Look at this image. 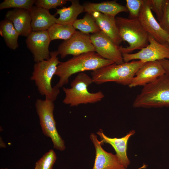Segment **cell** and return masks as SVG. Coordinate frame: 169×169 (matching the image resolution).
I'll return each mask as SVG.
<instances>
[{
    "label": "cell",
    "mask_w": 169,
    "mask_h": 169,
    "mask_svg": "<svg viewBox=\"0 0 169 169\" xmlns=\"http://www.w3.org/2000/svg\"><path fill=\"white\" fill-rule=\"evenodd\" d=\"M115 63L104 59L95 51L89 52L73 56L64 62H60L55 75L59 77L55 86L59 88L67 84L72 75L85 71L96 70Z\"/></svg>",
    "instance_id": "1"
},
{
    "label": "cell",
    "mask_w": 169,
    "mask_h": 169,
    "mask_svg": "<svg viewBox=\"0 0 169 169\" xmlns=\"http://www.w3.org/2000/svg\"><path fill=\"white\" fill-rule=\"evenodd\" d=\"M57 51L50 52V58L35 63L30 79L34 81L39 93L45 99L54 101L60 93L59 88L52 86L51 81L55 75L59 60Z\"/></svg>",
    "instance_id": "2"
},
{
    "label": "cell",
    "mask_w": 169,
    "mask_h": 169,
    "mask_svg": "<svg viewBox=\"0 0 169 169\" xmlns=\"http://www.w3.org/2000/svg\"><path fill=\"white\" fill-rule=\"evenodd\" d=\"M145 63L140 60L120 64L114 63L93 71L91 72L93 82L100 84L113 82L129 86L137 71Z\"/></svg>",
    "instance_id": "3"
},
{
    "label": "cell",
    "mask_w": 169,
    "mask_h": 169,
    "mask_svg": "<svg viewBox=\"0 0 169 169\" xmlns=\"http://www.w3.org/2000/svg\"><path fill=\"white\" fill-rule=\"evenodd\" d=\"M133 106L144 108L169 106V78L165 74L143 86Z\"/></svg>",
    "instance_id": "4"
},
{
    "label": "cell",
    "mask_w": 169,
    "mask_h": 169,
    "mask_svg": "<svg viewBox=\"0 0 169 169\" xmlns=\"http://www.w3.org/2000/svg\"><path fill=\"white\" fill-rule=\"evenodd\" d=\"M115 20L120 38L129 45L126 47L119 46V50L122 54H130L135 50H141L149 44L148 34L138 18L116 17Z\"/></svg>",
    "instance_id": "5"
},
{
    "label": "cell",
    "mask_w": 169,
    "mask_h": 169,
    "mask_svg": "<svg viewBox=\"0 0 169 169\" xmlns=\"http://www.w3.org/2000/svg\"><path fill=\"white\" fill-rule=\"evenodd\" d=\"M92 83L91 77L84 73H79L71 82L70 88L63 87L65 96L63 102L74 106L100 101L105 97L102 92L91 93L88 90V87Z\"/></svg>",
    "instance_id": "6"
},
{
    "label": "cell",
    "mask_w": 169,
    "mask_h": 169,
    "mask_svg": "<svg viewBox=\"0 0 169 169\" xmlns=\"http://www.w3.org/2000/svg\"><path fill=\"white\" fill-rule=\"evenodd\" d=\"M35 105L43 134L51 139L54 149L64 151L65 149L64 141L58 133L54 116V101L45 99H38Z\"/></svg>",
    "instance_id": "7"
},
{
    "label": "cell",
    "mask_w": 169,
    "mask_h": 169,
    "mask_svg": "<svg viewBox=\"0 0 169 169\" xmlns=\"http://www.w3.org/2000/svg\"><path fill=\"white\" fill-rule=\"evenodd\" d=\"M149 44L138 52L134 54H122L124 62H128L138 59L144 63L169 59V45L167 43L161 44L148 34Z\"/></svg>",
    "instance_id": "8"
},
{
    "label": "cell",
    "mask_w": 169,
    "mask_h": 169,
    "mask_svg": "<svg viewBox=\"0 0 169 169\" xmlns=\"http://www.w3.org/2000/svg\"><path fill=\"white\" fill-rule=\"evenodd\" d=\"M57 51L62 58L68 55L77 56L83 53L95 51L90 35L76 31L69 39L64 40L59 46Z\"/></svg>",
    "instance_id": "9"
},
{
    "label": "cell",
    "mask_w": 169,
    "mask_h": 169,
    "mask_svg": "<svg viewBox=\"0 0 169 169\" xmlns=\"http://www.w3.org/2000/svg\"><path fill=\"white\" fill-rule=\"evenodd\" d=\"M91 42L95 52L103 58L111 60L117 64L124 63L119 46L101 31L90 35Z\"/></svg>",
    "instance_id": "10"
},
{
    "label": "cell",
    "mask_w": 169,
    "mask_h": 169,
    "mask_svg": "<svg viewBox=\"0 0 169 169\" xmlns=\"http://www.w3.org/2000/svg\"><path fill=\"white\" fill-rule=\"evenodd\" d=\"M138 19L148 34L161 44L167 43L169 34L161 28L155 18L150 7L148 0H143Z\"/></svg>",
    "instance_id": "11"
},
{
    "label": "cell",
    "mask_w": 169,
    "mask_h": 169,
    "mask_svg": "<svg viewBox=\"0 0 169 169\" xmlns=\"http://www.w3.org/2000/svg\"><path fill=\"white\" fill-rule=\"evenodd\" d=\"M51 40L47 31H32L25 40L27 47L33 54L35 63L49 59Z\"/></svg>",
    "instance_id": "12"
},
{
    "label": "cell",
    "mask_w": 169,
    "mask_h": 169,
    "mask_svg": "<svg viewBox=\"0 0 169 169\" xmlns=\"http://www.w3.org/2000/svg\"><path fill=\"white\" fill-rule=\"evenodd\" d=\"M90 138L95 150V157L92 169H126L122 164L117 155L105 151L102 147L97 136L92 133Z\"/></svg>",
    "instance_id": "13"
},
{
    "label": "cell",
    "mask_w": 169,
    "mask_h": 169,
    "mask_svg": "<svg viewBox=\"0 0 169 169\" xmlns=\"http://www.w3.org/2000/svg\"><path fill=\"white\" fill-rule=\"evenodd\" d=\"M165 74V70L159 61L148 62L137 71L128 86L130 88L144 86Z\"/></svg>",
    "instance_id": "14"
},
{
    "label": "cell",
    "mask_w": 169,
    "mask_h": 169,
    "mask_svg": "<svg viewBox=\"0 0 169 169\" xmlns=\"http://www.w3.org/2000/svg\"><path fill=\"white\" fill-rule=\"evenodd\" d=\"M135 131H130L125 136L120 138H110L106 136L102 130L97 132L100 138L102 145L104 143L110 144L114 149L116 155L123 166L126 168L130 164L127 154L128 142L129 138L135 133Z\"/></svg>",
    "instance_id": "15"
},
{
    "label": "cell",
    "mask_w": 169,
    "mask_h": 169,
    "mask_svg": "<svg viewBox=\"0 0 169 169\" xmlns=\"http://www.w3.org/2000/svg\"><path fill=\"white\" fill-rule=\"evenodd\" d=\"M5 18L13 23L19 36L27 37L32 32L30 13L28 10L14 8L7 12Z\"/></svg>",
    "instance_id": "16"
},
{
    "label": "cell",
    "mask_w": 169,
    "mask_h": 169,
    "mask_svg": "<svg viewBox=\"0 0 169 169\" xmlns=\"http://www.w3.org/2000/svg\"><path fill=\"white\" fill-rule=\"evenodd\" d=\"M32 31H46L56 23L57 18L49 10L33 6L30 10Z\"/></svg>",
    "instance_id": "17"
},
{
    "label": "cell",
    "mask_w": 169,
    "mask_h": 169,
    "mask_svg": "<svg viewBox=\"0 0 169 169\" xmlns=\"http://www.w3.org/2000/svg\"><path fill=\"white\" fill-rule=\"evenodd\" d=\"M101 30L109 37L116 45L119 46L122 42L118 31L115 17L98 12L91 13Z\"/></svg>",
    "instance_id": "18"
},
{
    "label": "cell",
    "mask_w": 169,
    "mask_h": 169,
    "mask_svg": "<svg viewBox=\"0 0 169 169\" xmlns=\"http://www.w3.org/2000/svg\"><path fill=\"white\" fill-rule=\"evenodd\" d=\"M83 6L84 12L90 13L98 12L114 17L120 13L128 12L126 6L120 4L116 0L100 3H86Z\"/></svg>",
    "instance_id": "19"
},
{
    "label": "cell",
    "mask_w": 169,
    "mask_h": 169,
    "mask_svg": "<svg viewBox=\"0 0 169 169\" xmlns=\"http://www.w3.org/2000/svg\"><path fill=\"white\" fill-rule=\"evenodd\" d=\"M71 3L68 7H63L57 9L56 14H59V17L57 18L56 23L67 25H73L77 19L78 16L84 12L83 5L80 4L78 0H69Z\"/></svg>",
    "instance_id": "20"
},
{
    "label": "cell",
    "mask_w": 169,
    "mask_h": 169,
    "mask_svg": "<svg viewBox=\"0 0 169 169\" xmlns=\"http://www.w3.org/2000/svg\"><path fill=\"white\" fill-rule=\"evenodd\" d=\"M0 33L9 48L14 50L18 47V39L19 35L12 22L5 18L1 21Z\"/></svg>",
    "instance_id": "21"
},
{
    "label": "cell",
    "mask_w": 169,
    "mask_h": 169,
    "mask_svg": "<svg viewBox=\"0 0 169 169\" xmlns=\"http://www.w3.org/2000/svg\"><path fill=\"white\" fill-rule=\"evenodd\" d=\"M51 41L55 39L68 40L75 33L76 29L73 25L56 23L47 30Z\"/></svg>",
    "instance_id": "22"
},
{
    "label": "cell",
    "mask_w": 169,
    "mask_h": 169,
    "mask_svg": "<svg viewBox=\"0 0 169 169\" xmlns=\"http://www.w3.org/2000/svg\"><path fill=\"white\" fill-rule=\"evenodd\" d=\"M73 26L76 29L87 34H95L101 31L93 15L87 13L82 18L77 19Z\"/></svg>",
    "instance_id": "23"
},
{
    "label": "cell",
    "mask_w": 169,
    "mask_h": 169,
    "mask_svg": "<svg viewBox=\"0 0 169 169\" xmlns=\"http://www.w3.org/2000/svg\"><path fill=\"white\" fill-rule=\"evenodd\" d=\"M35 2V0H4L0 4V10L13 8L30 11Z\"/></svg>",
    "instance_id": "24"
},
{
    "label": "cell",
    "mask_w": 169,
    "mask_h": 169,
    "mask_svg": "<svg viewBox=\"0 0 169 169\" xmlns=\"http://www.w3.org/2000/svg\"><path fill=\"white\" fill-rule=\"evenodd\" d=\"M56 159L55 153L50 149L35 163L34 169H52Z\"/></svg>",
    "instance_id": "25"
},
{
    "label": "cell",
    "mask_w": 169,
    "mask_h": 169,
    "mask_svg": "<svg viewBox=\"0 0 169 169\" xmlns=\"http://www.w3.org/2000/svg\"><path fill=\"white\" fill-rule=\"evenodd\" d=\"M126 7L129 13V18H138L143 0H126Z\"/></svg>",
    "instance_id": "26"
},
{
    "label": "cell",
    "mask_w": 169,
    "mask_h": 169,
    "mask_svg": "<svg viewBox=\"0 0 169 169\" xmlns=\"http://www.w3.org/2000/svg\"><path fill=\"white\" fill-rule=\"evenodd\" d=\"M69 0H35V4L38 7L47 10L56 8L58 6L65 4Z\"/></svg>",
    "instance_id": "27"
},
{
    "label": "cell",
    "mask_w": 169,
    "mask_h": 169,
    "mask_svg": "<svg viewBox=\"0 0 169 169\" xmlns=\"http://www.w3.org/2000/svg\"><path fill=\"white\" fill-rule=\"evenodd\" d=\"M166 0H148L151 11L156 14L157 19L159 21L163 14Z\"/></svg>",
    "instance_id": "28"
},
{
    "label": "cell",
    "mask_w": 169,
    "mask_h": 169,
    "mask_svg": "<svg viewBox=\"0 0 169 169\" xmlns=\"http://www.w3.org/2000/svg\"><path fill=\"white\" fill-rule=\"evenodd\" d=\"M159 23L161 28L169 34V0H166L163 14Z\"/></svg>",
    "instance_id": "29"
},
{
    "label": "cell",
    "mask_w": 169,
    "mask_h": 169,
    "mask_svg": "<svg viewBox=\"0 0 169 169\" xmlns=\"http://www.w3.org/2000/svg\"><path fill=\"white\" fill-rule=\"evenodd\" d=\"M158 61L163 68L165 74L169 78V59H164Z\"/></svg>",
    "instance_id": "30"
},
{
    "label": "cell",
    "mask_w": 169,
    "mask_h": 169,
    "mask_svg": "<svg viewBox=\"0 0 169 169\" xmlns=\"http://www.w3.org/2000/svg\"><path fill=\"white\" fill-rule=\"evenodd\" d=\"M0 148H5L6 147V145L3 140L2 138L1 137H0Z\"/></svg>",
    "instance_id": "31"
},
{
    "label": "cell",
    "mask_w": 169,
    "mask_h": 169,
    "mask_svg": "<svg viewBox=\"0 0 169 169\" xmlns=\"http://www.w3.org/2000/svg\"><path fill=\"white\" fill-rule=\"evenodd\" d=\"M146 165H144L143 166H141V167H140V168L137 169H142L143 168H144L145 167H146Z\"/></svg>",
    "instance_id": "32"
},
{
    "label": "cell",
    "mask_w": 169,
    "mask_h": 169,
    "mask_svg": "<svg viewBox=\"0 0 169 169\" xmlns=\"http://www.w3.org/2000/svg\"><path fill=\"white\" fill-rule=\"evenodd\" d=\"M167 43L169 45V35L168 38L166 40Z\"/></svg>",
    "instance_id": "33"
},
{
    "label": "cell",
    "mask_w": 169,
    "mask_h": 169,
    "mask_svg": "<svg viewBox=\"0 0 169 169\" xmlns=\"http://www.w3.org/2000/svg\"><path fill=\"white\" fill-rule=\"evenodd\" d=\"M2 169H8L7 168H2Z\"/></svg>",
    "instance_id": "34"
}]
</instances>
